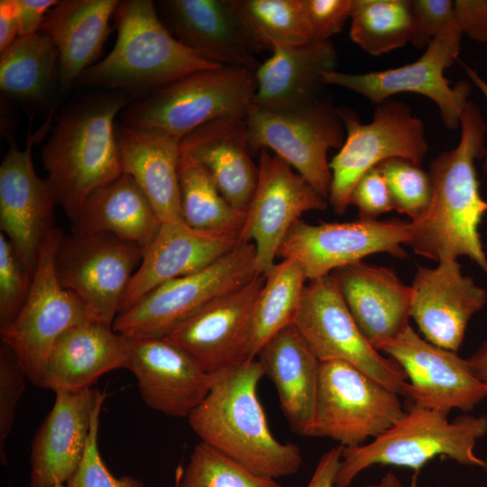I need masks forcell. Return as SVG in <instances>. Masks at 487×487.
<instances>
[{"label": "cell", "instance_id": "cell-1", "mask_svg": "<svg viewBox=\"0 0 487 487\" xmlns=\"http://www.w3.org/2000/svg\"><path fill=\"white\" fill-rule=\"evenodd\" d=\"M457 146L429 165L432 198L425 214L410 221L409 244L438 262L467 256L487 272L479 225L487 212L480 193L475 161L485 157L487 124L476 104L468 101L460 118Z\"/></svg>", "mask_w": 487, "mask_h": 487}, {"label": "cell", "instance_id": "cell-2", "mask_svg": "<svg viewBox=\"0 0 487 487\" xmlns=\"http://www.w3.org/2000/svg\"><path fill=\"white\" fill-rule=\"evenodd\" d=\"M262 376L257 358L214 375L207 395L188 420L200 442L276 479L296 473L302 455L297 445L272 435L257 392Z\"/></svg>", "mask_w": 487, "mask_h": 487}, {"label": "cell", "instance_id": "cell-3", "mask_svg": "<svg viewBox=\"0 0 487 487\" xmlns=\"http://www.w3.org/2000/svg\"><path fill=\"white\" fill-rule=\"evenodd\" d=\"M133 97L124 91L104 94L57 119L41 159L57 203L70 220L94 190L123 174L115 118Z\"/></svg>", "mask_w": 487, "mask_h": 487}, {"label": "cell", "instance_id": "cell-4", "mask_svg": "<svg viewBox=\"0 0 487 487\" xmlns=\"http://www.w3.org/2000/svg\"><path fill=\"white\" fill-rule=\"evenodd\" d=\"M113 20L114 49L85 70L78 84L142 97L193 72L221 67L176 40L152 1H119Z\"/></svg>", "mask_w": 487, "mask_h": 487}, {"label": "cell", "instance_id": "cell-5", "mask_svg": "<svg viewBox=\"0 0 487 487\" xmlns=\"http://www.w3.org/2000/svg\"><path fill=\"white\" fill-rule=\"evenodd\" d=\"M487 435V415H447L415 404L403 418L376 438L357 446L343 447L335 487H349L356 476L375 464L407 467L418 472L436 456L487 472V460L474 447Z\"/></svg>", "mask_w": 487, "mask_h": 487}, {"label": "cell", "instance_id": "cell-6", "mask_svg": "<svg viewBox=\"0 0 487 487\" xmlns=\"http://www.w3.org/2000/svg\"><path fill=\"white\" fill-rule=\"evenodd\" d=\"M255 91V71L249 69L199 70L129 103L121 112V123L181 140L213 120L245 117Z\"/></svg>", "mask_w": 487, "mask_h": 487}, {"label": "cell", "instance_id": "cell-7", "mask_svg": "<svg viewBox=\"0 0 487 487\" xmlns=\"http://www.w3.org/2000/svg\"><path fill=\"white\" fill-rule=\"evenodd\" d=\"M337 113L345 139L329 162L331 184L327 201L338 215L350 206L357 181L370 170L392 158L421 163L428 150L423 122L406 103L389 98L377 105L371 123L363 124L349 108Z\"/></svg>", "mask_w": 487, "mask_h": 487}, {"label": "cell", "instance_id": "cell-8", "mask_svg": "<svg viewBox=\"0 0 487 487\" xmlns=\"http://www.w3.org/2000/svg\"><path fill=\"white\" fill-rule=\"evenodd\" d=\"M400 395L355 366L320 363L311 423L306 436L327 437L343 447L363 445L405 415Z\"/></svg>", "mask_w": 487, "mask_h": 487}, {"label": "cell", "instance_id": "cell-9", "mask_svg": "<svg viewBox=\"0 0 487 487\" xmlns=\"http://www.w3.org/2000/svg\"><path fill=\"white\" fill-rule=\"evenodd\" d=\"M256 275L254 245L240 242L207 268L151 290L119 313L113 329L126 337L163 338L198 310Z\"/></svg>", "mask_w": 487, "mask_h": 487}, {"label": "cell", "instance_id": "cell-10", "mask_svg": "<svg viewBox=\"0 0 487 487\" xmlns=\"http://www.w3.org/2000/svg\"><path fill=\"white\" fill-rule=\"evenodd\" d=\"M245 121L253 156L269 150L327 199L332 179L327 152L340 149L345 139L337 110L319 99L281 111L253 104Z\"/></svg>", "mask_w": 487, "mask_h": 487}, {"label": "cell", "instance_id": "cell-11", "mask_svg": "<svg viewBox=\"0 0 487 487\" xmlns=\"http://www.w3.org/2000/svg\"><path fill=\"white\" fill-rule=\"evenodd\" d=\"M63 233L53 227L44 237L27 300L17 317L0 328L1 343L10 347L28 380L41 387L50 354L60 336L89 320L79 299L60 284L55 255Z\"/></svg>", "mask_w": 487, "mask_h": 487}, {"label": "cell", "instance_id": "cell-12", "mask_svg": "<svg viewBox=\"0 0 487 487\" xmlns=\"http://www.w3.org/2000/svg\"><path fill=\"white\" fill-rule=\"evenodd\" d=\"M143 251L108 234L64 235L55 255L61 287L83 305L89 320L113 327Z\"/></svg>", "mask_w": 487, "mask_h": 487}, {"label": "cell", "instance_id": "cell-13", "mask_svg": "<svg viewBox=\"0 0 487 487\" xmlns=\"http://www.w3.org/2000/svg\"><path fill=\"white\" fill-rule=\"evenodd\" d=\"M293 325L320 362L348 363L403 397L406 373L364 337L330 274L306 285Z\"/></svg>", "mask_w": 487, "mask_h": 487}, {"label": "cell", "instance_id": "cell-14", "mask_svg": "<svg viewBox=\"0 0 487 487\" xmlns=\"http://www.w3.org/2000/svg\"><path fill=\"white\" fill-rule=\"evenodd\" d=\"M463 34L457 22L436 37L414 62L361 74L330 70L324 73L322 82L356 92L376 106L399 93L420 94L436 104L446 128L456 129L468 102L471 86L461 80L451 87L444 70L458 56Z\"/></svg>", "mask_w": 487, "mask_h": 487}, {"label": "cell", "instance_id": "cell-15", "mask_svg": "<svg viewBox=\"0 0 487 487\" xmlns=\"http://www.w3.org/2000/svg\"><path fill=\"white\" fill-rule=\"evenodd\" d=\"M409 230L410 222L395 218L319 225L299 219L286 235L278 257L297 261L313 280L373 253L406 258L402 244H409Z\"/></svg>", "mask_w": 487, "mask_h": 487}, {"label": "cell", "instance_id": "cell-16", "mask_svg": "<svg viewBox=\"0 0 487 487\" xmlns=\"http://www.w3.org/2000/svg\"><path fill=\"white\" fill-rule=\"evenodd\" d=\"M328 201L280 157L259 153L257 184L245 211L240 241L255 248L257 275H266L286 235L303 213L324 210Z\"/></svg>", "mask_w": 487, "mask_h": 487}, {"label": "cell", "instance_id": "cell-17", "mask_svg": "<svg viewBox=\"0 0 487 487\" xmlns=\"http://www.w3.org/2000/svg\"><path fill=\"white\" fill-rule=\"evenodd\" d=\"M264 276L256 275L175 327L166 340L216 375L252 358L253 315Z\"/></svg>", "mask_w": 487, "mask_h": 487}, {"label": "cell", "instance_id": "cell-18", "mask_svg": "<svg viewBox=\"0 0 487 487\" xmlns=\"http://www.w3.org/2000/svg\"><path fill=\"white\" fill-rule=\"evenodd\" d=\"M379 351L406 373L403 397L412 404L448 415L455 409L469 412L487 398V384L473 374L467 360L422 338L410 325Z\"/></svg>", "mask_w": 487, "mask_h": 487}, {"label": "cell", "instance_id": "cell-19", "mask_svg": "<svg viewBox=\"0 0 487 487\" xmlns=\"http://www.w3.org/2000/svg\"><path fill=\"white\" fill-rule=\"evenodd\" d=\"M29 133L23 150L9 137L10 146L1 161L0 228L33 274L41 243L54 227L58 203L48 180L35 171L31 152L35 135Z\"/></svg>", "mask_w": 487, "mask_h": 487}, {"label": "cell", "instance_id": "cell-20", "mask_svg": "<svg viewBox=\"0 0 487 487\" xmlns=\"http://www.w3.org/2000/svg\"><path fill=\"white\" fill-rule=\"evenodd\" d=\"M124 337V369L136 378L145 404L169 417L188 418L207 395L214 376L165 338Z\"/></svg>", "mask_w": 487, "mask_h": 487}, {"label": "cell", "instance_id": "cell-21", "mask_svg": "<svg viewBox=\"0 0 487 487\" xmlns=\"http://www.w3.org/2000/svg\"><path fill=\"white\" fill-rule=\"evenodd\" d=\"M410 317L424 338L457 352L471 317L486 303V291L462 273L457 260L418 267L410 286Z\"/></svg>", "mask_w": 487, "mask_h": 487}, {"label": "cell", "instance_id": "cell-22", "mask_svg": "<svg viewBox=\"0 0 487 487\" xmlns=\"http://www.w3.org/2000/svg\"><path fill=\"white\" fill-rule=\"evenodd\" d=\"M160 19L184 47L221 66L255 71L260 63L233 0H163Z\"/></svg>", "mask_w": 487, "mask_h": 487}, {"label": "cell", "instance_id": "cell-23", "mask_svg": "<svg viewBox=\"0 0 487 487\" xmlns=\"http://www.w3.org/2000/svg\"><path fill=\"white\" fill-rule=\"evenodd\" d=\"M239 232L204 231L184 222H164L135 271L121 312L156 287L198 272L233 251Z\"/></svg>", "mask_w": 487, "mask_h": 487}, {"label": "cell", "instance_id": "cell-24", "mask_svg": "<svg viewBox=\"0 0 487 487\" xmlns=\"http://www.w3.org/2000/svg\"><path fill=\"white\" fill-rule=\"evenodd\" d=\"M96 396L90 388L55 392L32 443L30 487L64 484L75 473L86 450Z\"/></svg>", "mask_w": 487, "mask_h": 487}, {"label": "cell", "instance_id": "cell-25", "mask_svg": "<svg viewBox=\"0 0 487 487\" xmlns=\"http://www.w3.org/2000/svg\"><path fill=\"white\" fill-rule=\"evenodd\" d=\"M330 275L359 329L377 350L409 326L410 286L392 270L359 262Z\"/></svg>", "mask_w": 487, "mask_h": 487}, {"label": "cell", "instance_id": "cell-26", "mask_svg": "<svg viewBox=\"0 0 487 487\" xmlns=\"http://www.w3.org/2000/svg\"><path fill=\"white\" fill-rule=\"evenodd\" d=\"M180 150L203 165L224 198L246 211L257 179L245 117H224L207 123L180 141Z\"/></svg>", "mask_w": 487, "mask_h": 487}, {"label": "cell", "instance_id": "cell-27", "mask_svg": "<svg viewBox=\"0 0 487 487\" xmlns=\"http://www.w3.org/2000/svg\"><path fill=\"white\" fill-rule=\"evenodd\" d=\"M271 56L255 70L253 104L267 110L300 107L317 99L325 72L335 70L337 54L331 41L274 44Z\"/></svg>", "mask_w": 487, "mask_h": 487}, {"label": "cell", "instance_id": "cell-28", "mask_svg": "<svg viewBox=\"0 0 487 487\" xmlns=\"http://www.w3.org/2000/svg\"><path fill=\"white\" fill-rule=\"evenodd\" d=\"M115 129L123 173L135 179L162 223L184 222L178 172L181 140L122 123Z\"/></svg>", "mask_w": 487, "mask_h": 487}, {"label": "cell", "instance_id": "cell-29", "mask_svg": "<svg viewBox=\"0 0 487 487\" xmlns=\"http://www.w3.org/2000/svg\"><path fill=\"white\" fill-rule=\"evenodd\" d=\"M124 337L113 327L87 320L63 333L48 358L41 388L88 389L104 374L125 367Z\"/></svg>", "mask_w": 487, "mask_h": 487}, {"label": "cell", "instance_id": "cell-30", "mask_svg": "<svg viewBox=\"0 0 487 487\" xmlns=\"http://www.w3.org/2000/svg\"><path fill=\"white\" fill-rule=\"evenodd\" d=\"M118 4V0H62L46 15L39 32L58 50L60 88L63 92L96 63Z\"/></svg>", "mask_w": 487, "mask_h": 487}, {"label": "cell", "instance_id": "cell-31", "mask_svg": "<svg viewBox=\"0 0 487 487\" xmlns=\"http://www.w3.org/2000/svg\"><path fill=\"white\" fill-rule=\"evenodd\" d=\"M71 221L73 234H108L138 245L143 253L162 225L146 194L126 173L94 190Z\"/></svg>", "mask_w": 487, "mask_h": 487}, {"label": "cell", "instance_id": "cell-32", "mask_svg": "<svg viewBox=\"0 0 487 487\" xmlns=\"http://www.w3.org/2000/svg\"><path fill=\"white\" fill-rule=\"evenodd\" d=\"M274 384L291 430L306 436L311 423L320 361L292 324L277 333L257 355Z\"/></svg>", "mask_w": 487, "mask_h": 487}, {"label": "cell", "instance_id": "cell-33", "mask_svg": "<svg viewBox=\"0 0 487 487\" xmlns=\"http://www.w3.org/2000/svg\"><path fill=\"white\" fill-rule=\"evenodd\" d=\"M0 53V88L10 98L39 103L60 85L59 52L46 34L19 37Z\"/></svg>", "mask_w": 487, "mask_h": 487}, {"label": "cell", "instance_id": "cell-34", "mask_svg": "<svg viewBox=\"0 0 487 487\" xmlns=\"http://www.w3.org/2000/svg\"><path fill=\"white\" fill-rule=\"evenodd\" d=\"M307 280L303 267L292 259H281L264 275L253 315V359L271 337L293 324Z\"/></svg>", "mask_w": 487, "mask_h": 487}, {"label": "cell", "instance_id": "cell-35", "mask_svg": "<svg viewBox=\"0 0 487 487\" xmlns=\"http://www.w3.org/2000/svg\"><path fill=\"white\" fill-rule=\"evenodd\" d=\"M178 172L181 211L188 225L204 231L240 232L245 211L230 205L203 165L181 150Z\"/></svg>", "mask_w": 487, "mask_h": 487}, {"label": "cell", "instance_id": "cell-36", "mask_svg": "<svg viewBox=\"0 0 487 487\" xmlns=\"http://www.w3.org/2000/svg\"><path fill=\"white\" fill-rule=\"evenodd\" d=\"M255 51L312 41L302 0H233Z\"/></svg>", "mask_w": 487, "mask_h": 487}, {"label": "cell", "instance_id": "cell-37", "mask_svg": "<svg viewBox=\"0 0 487 487\" xmlns=\"http://www.w3.org/2000/svg\"><path fill=\"white\" fill-rule=\"evenodd\" d=\"M350 37L371 55L405 46L410 40V0H353Z\"/></svg>", "mask_w": 487, "mask_h": 487}, {"label": "cell", "instance_id": "cell-38", "mask_svg": "<svg viewBox=\"0 0 487 487\" xmlns=\"http://www.w3.org/2000/svg\"><path fill=\"white\" fill-rule=\"evenodd\" d=\"M178 487H282L274 478L256 473L210 446H195Z\"/></svg>", "mask_w": 487, "mask_h": 487}, {"label": "cell", "instance_id": "cell-39", "mask_svg": "<svg viewBox=\"0 0 487 487\" xmlns=\"http://www.w3.org/2000/svg\"><path fill=\"white\" fill-rule=\"evenodd\" d=\"M393 205V209L408 216L411 221L420 218L427 210L432 198V181L419 164L402 158H392L380 163Z\"/></svg>", "mask_w": 487, "mask_h": 487}, {"label": "cell", "instance_id": "cell-40", "mask_svg": "<svg viewBox=\"0 0 487 487\" xmlns=\"http://www.w3.org/2000/svg\"><path fill=\"white\" fill-rule=\"evenodd\" d=\"M106 393L96 391L91 426L82 461L66 482V487H145L138 478L114 475L104 462L98 447L99 417Z\"/></svg>", "mask_w": 487, "mask_h": 487}, {"label": "cell", "instance_id": "cell-41", "mask_svg": "<svg viewBox=\"0 0 487 487\" xmlns=\"http://www.w3.org/2000/svg\"><path fill=\"white\" fill-rule=\"evenodd\" d=\"M33 274L23 265L13 245L0 234V328L17 317L29 296Z\"/></svg>", "mask_w": 487, "mask_h": 487}, {"label": "cell", "instance_id": "cell-42", "mask_svg": "<svg viewBox=\"0 0 487 487\" xmlns=\"http://www.w3.org/2000/svg\"><path fill=\"white\" fill-rule=\"evenodd\" d=\"M27 375L15 354L6 345L0 346V457L6 464L5 444L12 430L16 408L24 391Z\"/></svg>", "mask_w": 487, "mask_h": 487}, {"label": "cell", "instance_id": "cell-43", "mask_svg": "<svg viewBox=\"0 0 487 487\" xmlns=\"http://www.w3.org/2000/svg\"><path fill=\"white\" fill-rule=\"evenodd\" d=\"M410 13L409 42L418 49L427 48L443 31L458 22L451 0H410Z\"/></svg>", "mask_w": 487, "mask_h": 487}, {"label": "cell", "instance_id": "cell-44", "mask_svg": "<svg viewBox=\"0 0 487 487\" xmlns=\"http://www.w3.org/2000/svg\"><path fill=\"white\" fill-rule=\"evenodd\" d=\"M353 0H302L312 41H330L351 15Z\"/></svg>", "mask_w": 487, "mask_h": 487}, {"label": "cell", "instance_id": "cell-45", "mask_svg": "<svg viewBox=\"0 0 487 487\" xmlns=\"http://www.w3.org/2000/svg\"><path fill=\"white\" fill-rule=\"evenodd\" d=\"M350 205L357 207L359 218L363 219H376L393 209L386 180L377 167L357 181L351 194Z\"/></svg>", "mask_w": 487, "mask_h": 487}, {"label": "cell", "instance_id": "cell-46", "mask_svg": "<svg viewBox=\"0 0 487 487\" xmlns=\"http://www.w3.org/2000/svg\"><path fill=\"white\" fill-rule=\"evenodd\" d=\"M457 21L472 40L487 42V0H455Z\"/></svg>", "mask_w": 487, "mask_h": 487}, {"label": "cell", "instance_id": "cell-47", "mask_svg": "<svg viewBox=\"0 0 487 487\" xmlns=\"http://www.w3.org/2000/svg\"><path fill=\"white\" fill-rule=\"evenodd\" d=\"M57 0H16L19 37L37 33Z\"/></svg>", "mask_w": 487, "mask_h": 487}, {"label": "cell", "instance_id": "cell-48", "mask_svg": "<svg viewBox=\"0 0 487 487\" xmlns=\"http://www.w3.org/2000/svg\"><path fill=\"white\" fill-rule=\"evenodd\" d=\"M343 446L322 455L307 487H335V479L342 457Z\"/></svg>", "mask_w": 487, "mask_h": 487}, {"label": "cell", "instance_id": "cell-49", "mask_svg": "<svg viewBox=\"0 0 487 487\" xmlns=\"http://www.w3.org/2000/svg\"><path fill=\"white\" fill-rule=\"evenodd\" d=\"M17 38L19 34L16 0H1L0 52L9 47Z\"/></svg>", "mask_w": 487, "mask_h": 487}, {"label": "cell", "instance_id": "cell-50", "mask_svg": "<svg viewBox=\"0 0 487 487\" xmlns=\"http://www.w3.org/2000/svg\"><path fill=\"white\" fill-rule=\"evenodd\" d=\"M473 374L487 384V341L467 359Z\"/></svg>", "mask_w": 487, "mask_h": 487}, {"label": "cell", "instance_id": "cell-51", "mask_svg": "<svg viewBox=\"0 0 487 487\" xmlns=\"http://www.w3.org/2000/svg\"><path fill=\"white\" fill-rule=\"evenodd\" d=\"M465 71L473 83L480 89L487 101V82L482 78L476 70L466 67ZM483 170L487 174V152L484 157Z\"/></svg>", "mask_w": 487, "mask_h": 487}, {"label": "cell", "instance_id": "cell-52", "mask_svg": "<svg viewBox=\"0 0 487 487\" xmlns=\"http://www.w3.org/2000/svg\"><path fill=\"white\" fill-rule=\"evenodd\" d=\"M363 487H405L399 477L391 473H386L381 479L375 483H371Z\"/></svg>", "mask_w": 487, "mask_h": 487}, {"label": "cell", "instance_id": "cell-53", "mask_svg": "<svg viewBox=\"0 0 487 487\" xmlns=\"http://www.w3.org/2000/svg\"><path fill=\"white\" fill-rule=\"evenodd\" d=\"M52 487H66L64 484H58V485H55V486H52Z\"/></svg>", "mask_w": 487, "mask_h": 487}]
</instances>
